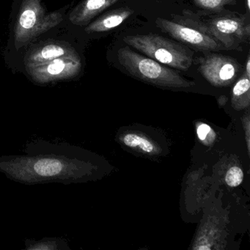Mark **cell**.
Listing matches in <instances>:
<instances>
[{
  "mask_svg": "<svg viewBox=\"0 0 250 250\" xmlns=\"http://www.w3.org/2000/svg\"><path fill=\"white\" fill-rule=\"evenodd\" d=\"M244 178V173L241 168L232 167L227 172L225 181L227 184L231 187H236L241 184Z\"/></svg>",
  "mask_w": 250,
  "mask_h": 250,
  "instance_id": "cell-14",
  "label": "cell"
},
{
  "mask_svg": "<svg viewBox=\"0 0 250 250\" xmlns=\"http://www.w3.org/2000/svg\"><path fill=\"white\" fill-rule=\"evenodd\" d=\"M210 131V127L206 124H202L197 128V135L200 140H206L208 134Z\"/></svg>",
  "mask_w": 250,
  "mask_h": 250,
  "instance_id": "cell-16",
  "label": "cell"
},
{
  "mask_svg": "<svg viewBox=\"0 0 250 250\" xmlns=\"http://www.w3.org/2000/svg\"><path fill=\"white\" fill-rule=\"evenodd\" d=\"M119 0H83L71 11L69 20L74 25L87 26L92 20Z\"/></svg>",
  "mask_w": 250,
  "mask_h": 250,
  "instance_id": "cell-8",
  "label": "cell"
},
{
  "mask_svg": "<svg viewBox=\"0 0 250 250\" xmlns=\"http://www.w3.org/2000/svg\"><path fill=\"white\" fill-rule=\"evenodd\" d=\"M199 71L215 85L232 83L239 74L241 64L231 57L210 52L198 58Z\"/></svg>",
  "mask_w": 250,
  "mask_h": 250,
  "instance_id": "cell-7",
  "label": "cell"
},
{
  "mask_svg": "<svg viewBox=\"0 0 250 250\" xmlns=\"http://www.w3.org/2000/svg\"><path fill=\"white\" fill-rule=\"evenodd\" d=\"M124 143L128 147H139L143 151L150 153L153 151V144L147 139L134 134H128L124 137Z\"/></svg>",
  "mask_w": 250,
  "mask_h": 250,
  "instance_id": "cell-12",
  "label": "cell"
},
{
  "mask_svg": "<svg viewBox=\"0 0 250 250\" xmlns=\"http://www.w3.org/2000/svg\"><path fill=\"white\" fill-rule=\"evenodd\" d=\"M124 42L147 58L170 68L185 71L193 63V54L189 49L158 34L125 36Z\"/></svg>",
  "mask_w": 250,
  "mask_h": 250,
  "instance_id": "cell-2",
  "label": "cell"
},
{
  "mask_svg": "<svg viewBox=\"0 0 250 250\" xmlns=\"http://www.w3.org/2000/svg\"><path fill=\"white\" fill-rule=\"evenodd\" d=\"M250 77L244 73L241 78L237 82L232 89V94L235 97H241L249 93L250 89Z\"/></svg>",
  "mask_w": 250,
  "mask_h": 250,
  "instance_id": "cell-15",
  "label": "cell"
},
{
  "mask_svg": "<svg viewBox=\"0 0 250 250\" xmlns=\"http://www.w3.org/2000/svg\"><path fill=\"white\" fill-rule=\"evenodd\" d=\"M82 61L76 51L37 66L27 68L28 74L36 82L47 83L74 78L81 71Z\"/></svg>",
  "mask_w": 250,
  "mask_h": 250,
  "instance_id": "cell-6",
  "label": "cell"
},
{
  "mask_svg": "<svg viewBox=\"0 0 250 250\" xmlns=\"http://www.w3.org/2000/svg\"><path fill=\"white\" fill-rule=\"evenodd\" d=\"M118 58L121 65L130 74L141 80L155 84L177 87H187L191 84L169 67L137 53L127 46L118 50Z\"/></svg>",
  "mask_w": 250,
  "mask_h": 250,
  "instance_id": "cell-5",
  "label": "cell"
},
{
  "mask_svg": "<svg viewBox=\"0 0 250 250\" xmlns=\"http://www.w3.org/2000/svg\"><path fill=\"white\" fill-rule=\"evenodd\" d=\"M247 8L248 11L250 10V0H247Z\"/></svg>",
  "mask_w": 250,
  "mask_h": 250,
  "instance_id": "cell-18",
  "label": "cell"
},
{
  "mask_svg": "<svg viewBox=\"0 0 250 250\" xmlns=\"http://www.w3.org/2000/svg\"><path fill=\"white\" fill-rule=\"evenodd\" d=\"M156 24L163 33L195 50H224L222 45L201 27L191 11H184L183 16L172 15V20L157 18Z\"/></svg>",
  "mask_w": 250,
  "mask_h": 250,
  "instance_id": "cell-3",
  "label": "cell"
},
{
  "mask_svg": "<svg viewBox=\"0 0 250 250\" xmlns=\"http://www.w3.org/2000/svg\"><path fill=\"white\" fill-rule=\"evenodd\" d=\"M236 0H194L196 6L206 11H218L226 5H234Z\"/></svg>",
  "mask_w": 250,
  "mask_h": 250,
  "instance_id": "cell-13",
  "label": "cell"
},
{
  "mask_svg": "<svg viewBox=\"0 0 250 250\" xmlns=\"http://www.w3.org/2000/svg\"><path fill=\"white\" fill-rule=\"evenodd\" d=\"M62 165L56 160H43L35 165V170L42 176H54L61 172Z\"/></svg>",
  "mask_w": 250,
  "mask_h": 250,
  "instance_id": "cell-11",
  "label": "cell"
},
{
  "mask_svg": "<svg viewBox=\"0 0 250 250\" xmlns=\"http://www.w3.org/2000/svg\"><path fill=\"white\" fill-rule=\"evenodd\" d=\"M75 49L67 43H50L34 49L25 59L26 68L50 62L74 52Z\"/></svg>",
  "mask_w": 250,
  "mask_h": 250,
  "instance_id": "cell-9",
  "label": "cell"
},
{
  "mask_svg": "<svg viewBox=\"0 0 250 250\" xmlns=\"http://www.w3.org/2000/svg\"><path fill=\"white\" fill-rule=\"evenodd\" d=\"M192 12V11H191ZM193 16L208 33L211 35L224 50H242L250 41V20L248 14L224 9L207 11Z\"/></svg>",
  "mask_w": 250,
  "mask_h": 250,
  "instance_id": "cell-1",
  "label": "cell"
},
{
  "mask_svg": "<svg viewBox=\"0 0 250 250\" xmlns=\"http://www.w3.org/2000/svg\"><path fill=\"white\" fill-rule=\"evenodd\" d=\"M134 14V11L128 7H122L111 10L96 19L86 26L84 31L88 34L104 33L121 25L128 17Z\"/></svg>",
  "mask_w": 250,
  "mask_h": 250,
  "instance_id": "cell-10",
  "label": "cell"
},
{
  "mask_svg": "<svg viewBox=\"0 0 250 250\" xmlns=\"http://www.w3.org/2000/svg\"><path fill=\"white\" fill-rule=\"evenodd\" d=\"M62 21L61 13L46 14L42 0H23L14 29L16 48L21 49Z\"/></svg>",
  "mask_w": 250,
  "mask_h": 250,
  "instance_id": "cell-4",
  "label": "cell"
},
{
  "mask_svg": "<svg viewBox=\"0 0 250 250\" xmlns=\"http://www.w3.org/2000/svg\"><path fill=\"white\" fill-rule=\"evenodd\" d=\"M246 74L249 77H250V55L247 56V61H246L245 63V71H244Z\"/></svg>",
  "mask_w": 250,
  "mask_h": 250,
  "instance_id": "cell-17",
  "label": "cell"
}]
</instances>
